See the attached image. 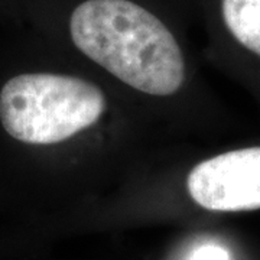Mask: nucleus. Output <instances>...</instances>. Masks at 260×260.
I'll return each instance as SVG.
<instances>
[{"label":"nucleus","mask_w":260,"mask_h":260,"mask_svg":"<svg viewBox=\"0 0 260 260\" xmlns=\"http://www.w3.org/2000/svg\"><path fill=\"white\" fill-rule=\"evenodd\" d=\"M70 32L84 55L142 93L171 95L182 87L185 62L171 30L129 0H87L71 15Z\"/></svg>","instance_id":"1"},{"label":"nucleus","mask_w":260,"mask_h":260,"mask_svg":"<svg viewBox=\"0 0 260 260\" xmlns=\"http://www.w3.org/2000/svg\"><path fill=\"white\" fill-rule=\"evenodd\" d=\"M223 18L233 37L260 56V0H223Z\"/></svg>","instance_id":"4"},{"label":"nucleus","mask_w":260,"mask_h":260,"mask_svg":"<svg viewBox=\"0 0 260 260\" xmlns=\"http://www.w3.org/2000/svg\"><path fill=\"white\" fill-rule=\"evenodd\" d=\"M191 198L210 211L260 208V148L225 152L195 165L186 179Z\"/></svg>","instance_id":"3"},{"label":"nucleus","mask_w":260,"mask_h":260,"mask_svg":"<svg viewBox=\"0 0 260 260\" xmlns=\"http://www.w3.org/2000/svg\"><path fill=\"white\" fill-rule=\"evenodd\" d=\"M191 260H230V256L221 246L207 244L197 249Z\"/></svg>","instance_id":"5"},{"label":"nucleus","mask_w":260,"mask_h":260,"mask_svg":"<svg viewBox=\"0 0 260 260\" xmlns=\"http://www.w3.org/2000/svg\"><path fill=\"white\" fill-rule=\"evenodd\" d=\"M106 109L103 91L85 80L61 74H22L0 91V121L12 138L54 145L90 127Z\"/></svg>","instance_id":"2"}]
</instances>
